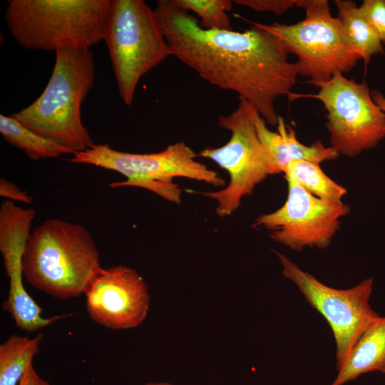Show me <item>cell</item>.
Here are the masks:
<instances>
[{"mask_svg":"<svg viewBox=\"0 0 385 385\" xmlns=\"http://www.w3.org/2000/svg\"><path fill=\"white\" fill-rule=\"evenodd\" d=\"M178 7L191 11L201 19L200 26L205 29L232 30L228 11L233 6L230 0H172Z\"/></svg>","mask_w":385,"mask_h":385,"instance_id":"cell-20","label":"cell"},{"mask_svg":"<svg viewBox=\"0 0 385 385\" xmlns=\"http://www.w3.org/2000/svg\"><path fill=\"white\" fill-rule=\"evenodd\" d=\"M317 87V93L302 97L322 103L329 143L339 155L354 158L376 147L385 137V114L374 101L365 81L357 83L338 72Z\"/></svg>","mask_w":385,"mask_h":385,"instance_id":"cell-9","label":"cell"},{"mask_svg":"<svg viewBox=\"0 0 385 385\" xmlns=\"http://www.w3.org/2000/svg\"><path fill=\"white\" fill-rule=\"evenodd\" d=\"M305 18L296 24L257 23L274 34L289 54L293 53L298 75L315 86L328 82L336 73H349L361 57L348 47L338 19L332 16L327 0H297Z\"/></svg>","mask_w":385,"mask_h":385,"instance_id":"cell-7","label":"cell"},{"mask_svg":"<svg viewBox=\"0 0 385 385\" xmlns=\"http://www.w3.org/2000/svg\"><path fill=\"white\" fill-rule=\"evenodd\" d=\"M284 173L312 195L329 202L342 203V199L347 193L344 187L327 176L315 163L292 160Z\"/></svg>","mask_w":385,"mask_h":385,"instance_id":"cell-19","label":"cell"},{"mask_svg":"<svg viewBox=\"0 0 385 385\" xmlns=\"http://www.w3.org/2000/svg\"><path fill=\"white\" fill-rule=\"evenodd\" d=\"M144 385H173L169 382H164V381H153V382H148L145 384Z\"/></svg>","mask_w":385,"mask_h":385,"instance_id":"cell-26","label":"cell"},{"mask_svg":"<svg viewBox=\"0 0 385 385\" xmlns=\"http://www.w3.org/2000/svg\"><path fill=\"white\" fill-rule=\"evenodd\" d=\"M43 338L41 332L35 337L10 335L0 345V385H18L33 364Z\"/></svg>","mask_w":385,"mask_h":385,"instance_id":"cell-18","label":"cell"},{"mask_svg":"<svg viewBox=\"0 0 385 385\" xmlns=\"http://www.w3.org/2000/svg\"><path fill=\"white\" fill-rule=\"evenodd\" d=\"M240 99L237 108L227 115H218L217 124L231 133L228 142L219 148L207 147L197 153L225 170L230 182L219 191L198 192L215 200L220 217L232 215L243 197L251 195L257 184L274 175L272 158L260 141L250 115L247 101Z\"/></svg>","mask_w":385,"mask_h":385,"instance_id":"cell-8","label":"cell"},{"mask_svg":"<svg viewBox=\"0 0 385 385\" xmlns=\"http://www.w3.org/2000/svg\"><path fill=\"white\" fill-rule=\"evenodd\" d=\"M154 11L173 56L202 79L246 100L271 125H277L275 101L291 94L299 76L274 34L255 22L244 31L205 29L172 0Z\"/></svg>","mask_w":385,"mask_h":385,"instance_id":"cell-1","label":"cell"},{"mask_svg":"<svg viewBox=\"0 0 385 385\" xmlns=\"http://www.w3.org/2000/svg\"><path fill=\"white\" fill-rule=\"evenodd\" d=\"M334 2L346 45L361 57L366 67L373 56L384 53L381 41L355 1L335 0Z\"/></svg>","mask_w":385,"mask_h":385,"instance_id":"cell-16","label":"cell"},{"mask_svg":"<svg viewBox=\"0 0 385 385\" xmlns=\"http://www.w3.org/2000/svg\"><path fill=\"white\" fill-rule=\"evenodd\" d=\"M359 7L381 43L385 45V0H364Z\"/></svg>","mask_w":385,"mask_h":385,"instance_id":"cell-21","label":"cell"},{"mask_svg":"<svg viewBox=\"0 0 385 385\" xmlns=\"http://www.w3.org/2000/svg\"><path fill=\"white\" fill-rule=\"evenodd\" d=\"M287 197L277 210L259 216L255 227L270 232V237L294 251L305 247L325 249L340 228L342 218L350 212L344 203H332L312 195L284 175Z\"/></svg>","mask_w":385,"mask_h":385,"instance_id":"cell-11","label":"cell"},{"mask_svg":"<svg viewBox=\"0 0 385 385\" xmlns=\"http://www.w3.org/2000/svg\"><path fill=\"white\" fill-rule=\"evenodd\" d=\"M7 27L24 48L85 49L103 41L111 0H9Z\"/></svg>","mask_w":385,"mask_h":385,"instance_id":"cell-4","label":"cell"},{"mask_svg":"<svg viewBox=\"0 0 385 385\" xmlns=\"http://www.w3.org/2000/svg\"><path fill=\"white\" fill-rule=\"evenodd\" d=\"M371 96L375 103L385 114V96L376 89L371 91Z\"/></svg>","mask_w":385,"mask_h":385,"instance_id":"cell-25","label":"cell"},{"mask_svg":"<svg viewBox=\"0 0 385 385\" xmlns=\"http://www.w3.org/2000/svg\"><path fill=\"white\" fill-rule=\"evenodd\" d=\"M18 385H51L42 379L31 364L26 371Z\"/></svg>","mask_w":385,"mask_h":385,"instance_id":"cell-24","label":"cell"},{"mask_svg":"<svg viewBox=\"0 0 385 385\" xmlns=\"http://www.w3.org/2000/svg\"><path fill=\"white\" fill-rule=\"evenodd\" d=\"M36 217L34 209L4 200L0 206V252L9 279V292L2 309L16 326L29 333L41 330L67 314L42 317V308L27 292L23 282V257Z\"/></svg>","mask_w":385,"mask_h":385,"instance_id":"cell-12","label":"cell"},{"mask_svg":"<svg viewBox=\"0 0 385 385\" xmlns=\"http://www.w3.org/2000/svg\"><path fill=\"white\" fill-rule=\"evenodd\" d=\"M95 79L94 54L90 48L59 49L42 93L12 116L35 133L76 152L86 150L94 143L83 124L81 106Z\"/></svg>","mask_w":385,"mask_h":385,"instance_id":"cell-3","label":"cell"},{"mask_svg":"<svg viewBox=\"0 0 385 385\" xmlns=\"http://www.w3.org/2000/svg\"><path fill=\"white\" fill-rule=\"evenodd\" d=\"M385 374V317L361 335L331 385H343L371 371Z\"/></svg>","mask_w":385,"mask_h":385,"instance_id":"cell-15","label":"cell"},{"mask_svg":"<svg viewBox=\"0 0 385 385\" xmlns=\"http://www.w3.org/2000/svg\"><path fill=\"white\" fill-rule=\"evenodd\" d=\"M197 157V153L182 141L150 153H132L115 150L108 144H94L76 152L70 161L113 170L126 178L125 181L111 183V188H143L179 204L181 190L173 183L174 178H187L217 187L225 185L218 173L196 160Z\"/></svg>","mask_w":385,"mask_h":385,"instance_id":"cell-5","label":"cell"},{"mask_svg":"<svg viewBox=\"0 0 385 385\" xmlns=\"http://www.w3.org/2000/svg\"><path fill=\"white\" fill-rule=\"evenodd\" d=\"M0 196L11 201L31 204L33 197L4 178H0Z\"/></svg>","mask_w":385,"mask_h":385,"instance_id":"cell-23","label":"cell"},{"mask_svg":"<svg viewBox=\"0 0 385 385\" xmlns=\"http://www.w3.org/2000/svg\"><path fill=\"white\" fill-rule=\"evenodd\" d=\"M0 133L7 143L23 150L34 160L76 153L71 148L35 133L12 115H0Z\"/></svg>","mask_w":385,"mask_h":385,"instance_id":"cell-17","label":"cell"},{"mask_svg":"<svg viewBox=\"0 0 385 385\" xmlns=\"http://www.w3.org/2000/svg\"><path fill=\"white\" fill-rule=\"evenodd\" d=\"M297 0H235L237 5L247 6L255 11L272 12L282 15L296 6Z\"/></svg>","mask_w":385,"mask_h":385,"instance_id":"cell-22","label":"cell"},{"mask_svg":"<svg viewBox=\"0 0 385 385\" xmlns=\"http://www.w3.org/2000/svg\"><path fill=\"white\" fill-rule=\"evenodd\" d=\"M84 294L90 318L113 330L137 327L149 310L146 283L136 270L125 265L102 268Z\"/></svg>","mask_w":385,"mask_h":385,"instance_id":"cell-13","label":"cell"},{"mask_svg":"<svg viewBox=\"0 0 385 385\" xmlns=\"http://www.w3.org/2000/svg\"><path fill=\"white\" fill-rule=\"evenodd\" d=\"M250 115L254 122L258 137L272 158L274 173H284L292 160H303L317 164L335 160L340 155L332 147H325L320 140L310 145H304L297 138L292 128L287 126L282 117L278 119V132L268 129L266 120L251 105Z\"/></svg>","mask_w":385,"mask_h":385,"instance_id":"cell-14","label":"cell"},{"mask_svg":"<svg viewBox=\"0 0 385 385\" xmlns=\"http://www.w3.org/2000/svg\"><path fill=\"white\" fill-rule=\"evenodd\" d=\"M275 253L284 277L297 285L307 302L331 327L336 343V369L339 371L361 335L380 318L369 302L373 279H364L350 289H334L300 269L284 255Z\"/></svg>","mask_w":385,"mask_h":385,"instance_id":"cell-10","label":"cell"},{"mask_svg":"<svg viewBox=\"0 0 385 385\" xmlns=\"http://www.w3.org/2000/svg\"><path fill=\"white\" fill-rule=\"evenodd\" d=\"M102 268L91 232L56 218L31 231L23 257L24 277L30 285L61 300L84 294Z\"/></svg>","mask_w":385,"mask_h":385,"instance_id":"cell-2","label":"cell"},{"mask_svg":"<svg viewBox=\"0 0 385 385\" xmlns=\"http://www.w3.org/2000/svg\"><path fill=\"white\" fill-rule=\"evenodd\" d=\"M103 41L118 91L130 106L140 78L173 56L154 9L143 0H111Z\"/></svg>","mask_w":385,"mask_h":385,"instance_id":"cell-6","label":"cell"}]
</instances>
